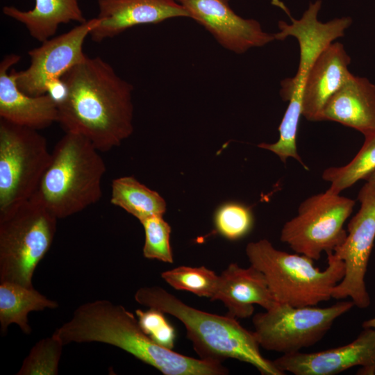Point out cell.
<instances>
[{
	"mask_svg": "<svg viewBox=\"0 0 375 375\" xmlns=\"http://www.w3.org/2000/svg\"><path fill=\"white\" fill-rule=\"evenodd\" d=\"M284 374L335 375L359 366L358 374H375V329L365 328L351 342L313 353L297 351L272 360Z\"/></svg>",
	"mask_w": 375,
	"mask_h": 375,
	"instance_id": "4fadbf2b",
	"label": "cell"
},
{
	"mask_svg": "<svg viewBox=\"0 0 375 375\" xmlns=\"http://www.w3.org/2000/svg\"><path fill=\"white\" fill-rule=\"evenodd\" d=\"M99 24L91 31L95 42L112 38L133 26L190 17L176 0H98Z\"/></svg>",
	"mask_w": 375,
	"mask_h": 375,
	"instance_id": "9a60e30c",
	"label": "cell"
},
{
	"mask_svg": "<svg viewBox=\"0 0 375 375\" xmlns=\"http://www.w3.org/2000/svg\"><path fill=\"white\" fill-rule=\"evenodd\" d=\"M358 199L360 209L347 225L344 241L333 252L344 262L345 272L332 298L349 297L355 306L365 308L370 304L365 278L375 240V185L366 182Z\"/></svg>",
	"mask_w": 375,
	"mask_h": 375,
	"instance_id": "30bf717a",
	"label": "cell"
},
{
	"mask_svg": "<svg viewBox=\"0 0 375 375\" xmlns=\"http://www.w3.org/2000/svg\"><path fill=\"white\" fill-rule=\"evenodd\" d=\"M62 344L101 342L117 347L165 375H225L221 362L187 356L156 344L124 306L108 300L79 306L71 319L52 334Z\"/></svg>",
	"mask_w": 375,
	"mask_h": 375,
	"instance_id": "7a4b0ae2",
	"label": "cell"
},
{
	"mask_svg": "<svg viewBox=\"0 0 375 375\" xmlns=\"http://www.w3.org/2000/svg\"><path fill=\"white\" fill-rule=\"evenodd\" d=\"M318 121H332L368 135L375 132V85L352 75L326 102Z\"/></svg>",
	"mask_w": 375,
	"mask_h": 375,
	"instance_id": "d6986e66",
	"label": "cell"
},
{
	"mask_svg": "<svg viewBox=\"0 0 375 375\" xmlns=\"http://www.w3.org/2000/svg\"><path fill=\"white\" fill-rule=\"evenodd\" d=\"M362 326L363 327V328H372L375 329V317L363 322Z\"/></svg>",
	"mask_w": 375,
	"mask_h": 375,
	"instance_id": "f1b7e54d",
	"label": "cell"
},
{
	"mask_svg": "<svg viewBox=\"0 0 375 375\" xmlns=\"http://www.w3.org/2000/svg\"><path fill=\"white\" fill-rule=\"evenodd\" d=\"M85 137L65 133L51 153L37 194L58 218L76 214L98 202L106 164Z\"/></svg>",
	"mask_w": 375,
	"mask_h": 375,
	"instance_id": "277c9868",
	"label": "cell"
},
{
	"mask_svg": "<svg viewBox=\"0 0 375 375\" xmlns=\"http://www.w3.org/2000/svg\"><path fill=\"white\" fill-rule=\"evenodd\" d=\"M161 277L175 290L190 292L210 299L216 291L219 280V276L205 266H178L163 272Z\"/></svg>",
	"mask_w": 375,
	"mask_h": 375,
	"instance_id": "cb8c5ba5",
	"label": "cell"
},
{
	"mask_svg": "<svg viewBox=\"0 0 375 375\" xmlns=\"http://www.w3.org/2000/svg\"><path fill=\"white\" fill-rule=\"evenodd\" d=\"M375 171V132L365 136L358 153L346 165L325 169L322 178L331 183V191L340 194L360 180H365Z\"/></svg>",
	"mask_w": 375,
	"mask_h": 375,
	"instance_id": "603a6c76",
	"label": "cell"
},
{
	"mask_svg": "<svg viewBox=\"0 0 375 375\" xmlns=\"http://www.w3.org/2000/svg\"><path fill=\"white\" fill-rule=\"evenodd\" d=\"M216 231L229 240H240L246 236L253 226L251 209L238 202H227L217 208L214 215Z\"/></svg>",
	"mask_w": 375,
	"mask_h": 375,
	"instance_id": "484cf974",
	"label": "cell"
},
{
	"mask_svg": "<svg viewBox=\"0 0 375 375\" xmlns=\"http://www.w3.org/2000/svg\"><path fill=\"white\" fill-rule=\"evenodd\" d=\"M289 15L291 23L281 20L278 23L279 32L274 33L277 40H284L289 36L295 38L299 45V62L296 75L291 78L293 84L304 86L308 73L318 56L334 40L344 36L345 31L351 25L350 17L335 18L327 22L318 19L322 0L310 2L299 19L293 18L285 6L274 0Z\"/></svg>",
	"mask_w": 375,
	"mask_h": 375,
	"instance_id": "5bb4252c",
	"label": "cell"
},
{
	"mask_svg": "<svg viewBox=\"0 0 375 375\" xmlns=\"http://www.w3.org/2000/svg\"><path fill=\"white\" fill-rule=\"evenodd\" d=\"M140 223L145 235L142 250L144 257L172 263L174 259L170 244L172 228L162 215L149 217Z\"/></svg>",
	"mask_w": 375,
	"mask_h": 375,
	"instance_id": "4316f807",
	"label": "cell"
},
{
	"mask_svg": "<svg viewBox=\"0 0 375 375\" xmlns=\"http://www.w3.org/2000/svg\"><path fill=\"white\" fill-rule=\"evenodd\" d=\"M135 300L181 322L188 338L202 360L222 363L233 358L251 364L262 375L284 374L272 360L262 356L254 333L243 327L234 317L196 309L159 286L138 289Z\"/></svg>",
	"mask_w": 375,
	"mask_h": 375,
	"instance_id": "3957f363",
	"label": "cell"
},
{
	"mask_svg": "<svg viewBox=\"0 0 375 375\" xmlns=\"http://www.w3.org/2000/svg\"><path fill=\"white\" fill-rule=\"evenodd\" d=\"M176 1L190 18L203 26L224 48L235 53H244L276 40L274 34L264 31L257 20L235 13L229 0Z\"/></svg>",
	"mask_w": 375,
	"mask_h": 375,
	"instance_id": "7c38bea8",
	"label": "cell"
},
{
	"mask_svg": "<svg viewBox=\"0 0 375 375\" xmlns=\"http://www.w3.org/2000/svg\"><path fill=\"white\" fill-rule=\"evenodd\" d=\"M354 306L351 301L319 308L294 307L277 303L264 312L253 315L254 334L262 348L291 353L311 347L320 341L334 322Z\"/></svg>",
	"mask_w": 375,
	"mask_h": 375,
	"instance_id": "ba28073f",
	"label": "cell"
},
{
	"mask_svg": "<svg viewBox=\"0 0 375 375\" xmlns=\"http://www.w3.org/2000/svg\"><path fill=\"white\" fill-rule=\"evenodd\" d=\"M58 219L37 192L0 214V282L33 287V275L53 243Z\"/></svg>",
	"mask_w": 375,
	"mask_h": 375,
	"instance_id": "8992f818",
	"label": "cell"
},
{
	"mask_svg": "<svg viewBox=\"0 0 375 375\" xmlns=\"http://www.w3.org/2000/svg\"><path fill=\"white\" fill-rule=\"evenodd\" d=\"M135 314L142 330L156 344L169 349L174 348L175 329L167 320L163 312L149 308L147 310L137 309Z\"/></svg>",
	"mask_w": 375,
	"mask_h": 375,
	"instance_id": "83f0119b",
	"label": "cell"
},
{
	"mask_svg": "<svg viewBox=\"0 0 375 375\" xmlns=\"http://www.w3.org/2000/svg\"><path fill=\"white\" fill-rule=\"evenodd\" d=\"M110 203L126 210L140 222L166 211L164 199L133 176H122L112 182Z\"/></svg>",
	"mask_w": 375,
	"mask_h": 375,
	"instance_id": "7402d4cb",
	"label": "cell"
},
{
	"mask_svg": "<svg viewBox=\"0 0 375 375\" xmlns=\"http://www.w3.org/2000/svg\"><path fill=\"white\" fill-rule=\"evenodd\" d=\"M99 22L97 17L88 19L30 50L29 66L16 73L18 88L30 96L49 93L53 84L60 81L69 70L85 58L87 55L83 48L85 40Z\"/></svg>",
	"mask_w": 375,
	"mask_h": 375,
	"instance_id": "8fae6325",
	"label": "cell"
},
{
	"mask_svg": "<svg viewBox=\"0 0 375 375\" xmlns=\"http://www.w3.org/2000/svg\"><path fill=\"white\" fill-rule=\"evenodd\" d=\"M246 254L250 265L265 276L275 300L294 307L328 301L344 276V263L333 252L327 254L324 270L315 267L312 258L276 249L266 239L249 242Z\"/></svg>",
	"mask_w": 375,
	"mask_h": 375,
	"instance_id": "5b68a950",
	"label": "cell"
},
{
	"mask_svg": "<svg viewBox=\"0 0 375 375\" xmlns=\"http://www.w3.org/2000/svg\"><path fill=\"white\" fill-rule=\"evenodd\" d=\"M51 160L38 130L0 119V214L37 192Z\"/></svg>",
	"mask_w": 375,
	"mask_h": 375,
	"instance_id": "52a82bcc",
	"label": "cell"
},
{
	"mask_svg": "<svg viewBox=\"0 0 375 375\" xmlns=\"http://www.w3.org/2000/svg\"><path fill=\"white\" fill-rule=\"evenodd\" d=\"M80 0H35L34 7L22 10L6 6L3 13L22 24L29 35L42 42L53 37L61 24L87 21L79 4Z\"/></svg>",
	"mask_w": 375,
	"mask_h": 375,
	"instance_id": "ffe728a7",
	"label": "cell"
},
{
	"mask_svg": "<svg viewBox=\"0 0 375 375\" xmlns=\"http://www.w3.org/2000/svg\"><path fill=\"white\" fill-rule=\"evenodd\" d=\"M365 181L367 182V183H369L370 184H372L374 185H375V171L372 173L371 174H369L365 179Z\"/></svg>",
	"mask_w": 375,
	"mask_h": 375,
	"instance_id": "f546056e",
	"label": "cell"
},
{
	"mask_svg": "<svg viewBox=\"0 0 375 375\" xmlns=\"http://www.w3.org/2000/svg\"><path fill=\"white\" fill-rule=\"evenodd\" d=\"M355 201L328 189L305 199L297 214L283 225L280 239L296 253L314 260L333 253L344 241V222Z\"/></svg>",
	"mask_w": 375,
	"mask_h": 375,
	"instance_id": "9c48e42d",
	"label": "cell"
},
{
	"mask_svg": "<svg viewBox=\"0 0 375 375\" xmlns=\"http://www.w3.org/2000/svg\"><path fill=\"white\" fill-rule=\"evenodd\" d=\"M58 307L56 301L47 298L33 287L0 282V326L2 334L6 333L12 324H17L25 334H31L32 330L28 324V313Z\"/></svg>",
	"mask_w": 375,
	"mask_h": 375,
	"instance_id": "44dd1931",
	"label": "cell"
},
{
	"mask_svg": "<svg viewBox=\"0 0 375 375\" xmlns=\"http://www.w3.org/2000/svg\"><path fill=\"white\" fill-rule=\"evenodd\" d=\"M210 300L222 301L228 309L227 315L235 319L252 316L255 304L266 310L278 303L260 271L251 265L244 268L237 263H231L219 276Z\"/></svg>",
	"mask_w": 375,
	"mask_h": 375,
	"instance_id": "ac0fdd59",
	"label": "cell"
},
{
	"mask_svg": "<svg viewBox=\"0 0 375 375\" xmlns=\"http://www.w3.org/2000/svg\"><path fill=\"white\" fill-rule=\"evenodd\" d=\"M58 122L99 151L119 146L133 131V85L103 58L86 56L61 78Z\"/></svg>",
	"mask_w": 375,
	"mask_h": 375,
	"instance_id": "6da1fadb",
	"label": "cell"
},
{
	"mask_svg": "<svg viewBox=\"0 0 375 375\" xmlns=\"http://www.w3.org/2000/svg\"><path fill=\"white\" fill-rule=\"evenodd\" d=\"M351 57L342 44L328 45L311 66L302 93V116L318 122L319 116L328 99L353 75L349 66Z\"/></svg>",
	"mask_w": 375,
	"mask_h": 375,
	"instance_id": "e0dca14e",
	"label": "cell"
},
{
	"mask_svg": "<svg viewBox=\"0 0 375 375\" xmlns=\"http://www.w3.org/2000/svg\"><path fill=\"white\" fill-rule=\"evenodd\" d=\"M21 59L10 53L0 63V117L10 123L40 130L58 122L57 100L47 93L30 96L17 86V71L12 68Z\"/></svg>",
	"mask_w": 375,
	"mask_h": 375,
	"instance_id": "2e32d148",
	"label": "cell"
},
{
	"mask_svg": "<svg viewBox=\"0 0 375 375\" xmlns=\"http://www.w3.org/2000/svg\"><path fill=\"white\" fill-rule=\"evenodd\" d=\"M64 345L53 335L39 340L25 358L18 375H56Z\"/></svg>",
	"mask_w": 375,
	"mask_h": 375,
	"instance_id": "d4e9b609",
	"label": "cell"
}]
</instances>
